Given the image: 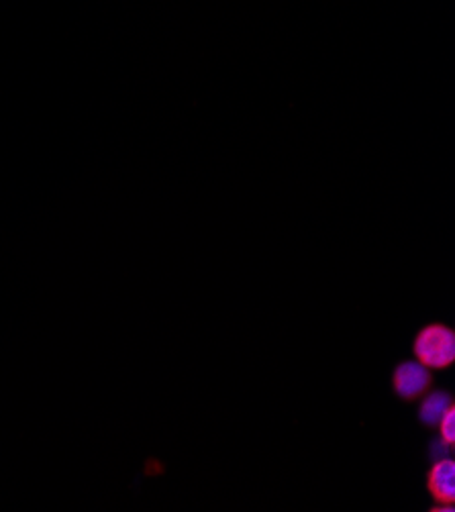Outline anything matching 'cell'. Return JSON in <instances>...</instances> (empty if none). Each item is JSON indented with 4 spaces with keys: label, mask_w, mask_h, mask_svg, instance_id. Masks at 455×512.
<instances>
[{
    "label": "cell",
    "mask_w": 455,
    "mask_h": 512,
    "mask_svg": "<svg viewBox=\"0 0 455 512\" xmlns=\"http://www.w3.org/2000/svg\"><path fill=\"white\" fill-rule=\"evenodd\" d=\"M417 360L429 370H445L455 362V333L447 325H427L415 339Z\"/></svg>",
    "instance_id": "cell-1"
},
{
    "label": "cell",
    "mask_w": 455,
    "mask_h": 512,
    "mask_svg": "<svg viewBox=\"0 0 455 512\" xmlns=\"http://www.w3.org/2000/svg\"><path fill=\"white\" fill-rule=\"evenodd\" d=\"M431 386V370L417 362H402L392 374V388L404 400H415Z\"/></svg>",
    "instance_id": "cell-2"
},
{
    "label": "cell",
    "mask_w": 455,
    "mask_h": 512,
    "mask_svg": "<svg viewBox=\"0 0 455 512\" xmlns=\"http://www.w3.org/2000/svg\"><path fill=\"white\" fill-rule=\"evenodd\" d=\"M427 488L439 504L453 506L455 502V462L439 459L427 474Z\"/></svg>",
    "instance_id": "cell-3"
},
{
    "label": "cell",
    "mask_w": 455,
    "mask_h": 512,
    "mask_svg": "<svg viewBox=\"0 0 455 512\" xmlns=\"http://www.w3.org/2000/svg\"><path fill=\"white\" fill-rule=\"evenodd\" d=\"M453 406V400L449 396V392H431L423 402H421V408H419V419L423 425L427 427H435L441 417L449 411V408Z\"/></svg>",
    "instance_id": "cell-4"
},
{
    "label": "cell",
    "mask_w": 455,
    "mask_h": 512,
    "mask_svg": "<svg viewBox=\"0 0 455 512\" xmlns=\"http://www.w3.org/2000/svg\"><path fill=\"white\" fill-rule=\"evenodd\" d=\"M437 427H439V433H441L443 443L453 445V441H455V411H453V406L441 417V421L437 423Z\"/></svg>",
    "instance_id": "cell-5"
}]
</instances>
